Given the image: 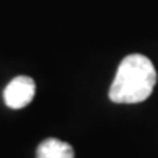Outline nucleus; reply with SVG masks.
<instances>
[{
    "label": "nucleus",
    "instance_id": "1",
    "mask_svg": "<svg viewBox=\"0 0 158 158\" xmlns=\"http://www.w3.org/2000/svg\"><path fill=\"white\" fill-rule=\"evenodd\" d=\"M156 71L145 55L132 53L121 60L108 97L113 103H140L155 89Z\"/></svg>",
    "mask_w": 158,
    "mask_h": 158
},
{
    "label": "nucleus",
    "instance_id": "2",
    "mask_svg": "<svg viewBox=\"0 0 158 158\" xmlns=\"http://www.w3.org/2000/svg\"><path fill=\"white\" fill-rule=\"evenodd\" d=\"M35 95V82L29 76H16L6 84L3 90V100L6 106L13 110L24 108L32 102Z\"/></svg>",
    "mask_w": 158,
    "mask_h": 158
},
{
    "label": "nucleus",
    "instance_id": "3",
    "mask_svg": "<svg viewBox=\"0 0 158 158\" xmlns=\"http://www.w3.org/2000/svg\"><path fill=\"white\" fill-rule=\"evenodd\" d=\"M35 158H74V150L68 142L48 137L39 143Z\"/></svg>",
    "mask_w": 158,
    "mask_h": 158
}]
</instances>
